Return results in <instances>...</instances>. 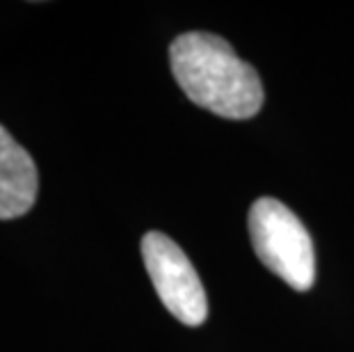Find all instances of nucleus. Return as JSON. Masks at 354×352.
<instances>
[{"label": "nucleus", "mask_w": 354, "mask_h": 352, "mask_svg": "<svg viewBox=\"0 0 354 352\" xmlns=\"http://www.w3.org/2000/svg\"><path fill=\"white\" fill-rule=\"evenodd\" d=\"M39 192V172L24 147L0 124V220L24 217Z\"/></svg>", "instance_id": "4"}, {"label": "nucleus", "mask_w": 354, "mask_h": 352, "mask_svg": "<svg viewBox=\"0 0 354 352\" xmlns=\"http://www.w3.org/2000/svg\"><path fill=\"white\" fill-rule=\"evenodd\" d=\"M142 259L165 309L183 325L199 327L208 318V299L185 252L169 236L149 231L142 238Z\"/></svg>", "instance_id": "3"}, {"label": "nucleus", "mask_w": 354, "mask_h": 352, "mask_svg": "<svg viewBox=\"0 0 354 352\" xmlns=\"http://www.w3.org/2000/svg\"><path fill=\"white\" fill-rule=\"evenodd\" d=\"M250 236L256 257L279 279L295 290H308L313 286V241L288 206L272 197H261L250 211Z\"/></svg>", "instance_id": "2"}, {"label": "nucleus", "mask_w": 354, "mask_h": 352, "mask_svg": "<svg viewBox=\"0 0 354 352\" xmlns=\"http://www.w3.org/2000/svg\"><path fill=\"white\" fill-rule=\"evenodd\" d=\"M171 73L194 106L224 119H250L266 92L252 64L233 53L231 44L210 33L178 35L169 46Z\"/></svg>", "instance_id": "1"}]
</instances>
